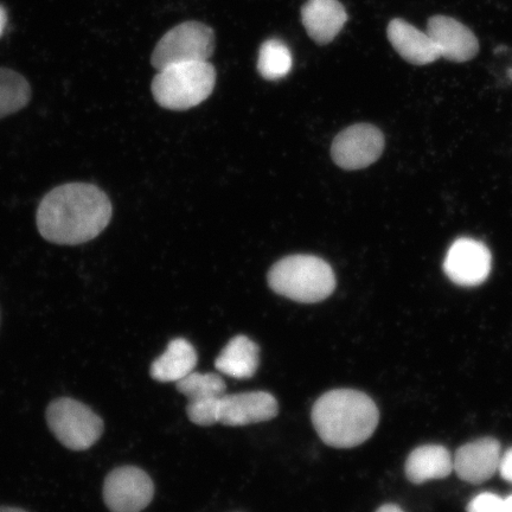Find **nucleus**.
Listing matches in <instances>:
<instances>
[{
	"instance_id": "f257e3e1",
	"label": "nucleus",
	"mask_w": 512,
	"mask_h": 512,
	"mask_svg": "<svg viewBox=\"0 0 512 512\" xmlns=\"http://www.w3.org/2000/svg\"><path fill=\"white\" fill-rule=\"evenodd\" d=\"M112 213L110 198L95 185L64 184L43 198L37 227L44 239L56 245H81L104 232Z\"/></svg>"
},
{
	"instance_id": "f03ea898",
	"label": "nucleus",
	"mask_w": 512,
	"mask_h": 512,
	"mask_svg": "<svg viewBox=\"0 0 512 512\" xmlns=\"http://www.w3.org/2000/svg\"><path fill=\"white\" fill-rule=\"evenodd\" d=\"M312 424L319 438L335 448H352L371 437L379 425L376 403L354 389H335L312 407Z\"/></svg>"
},
{
	"instance_id": "7ed1b4c3",
	"label": "nucleus",
	"mask_w": 512,
	"mask_h": 512,
	"mask_svg": "<svg viewBox=\"0 0 512 512\" xmlns=\"http://www.w3.org/2000/svg\"><path fill=\"white\" fill-rule=\"evenodd\" d=\"M268 284L280 296L313 304L331 296L336 277L328 262L312 255H292L280 260L268 273Z\"/></svg>"
},
{
	"instance_id": "20e7f679",
	"label": "nucleus",
	"mask_w": 512,
	"mask_h": 512,
	"mask_svg": "<svg viewBox=\"0 0 512 512\" xmlns=\"http://www.w3.org/2000/svg\"><path fill=\"white\" fill-rule=\"evenodd\" d=\"M216 85V69L209 61L172 64L152 81L153 98L171 111H185L206 101Z\"/></svg>"
},
{
	"instance_id": "39448f33",
	"label": "nucleus",
	"mask_w": 512,
	"mask_h": 512,
	"mask_svg": "<svg viewBox=\"0 0 512 512\" xmlns=\"http://www.w3.org/2000/svg\"><path fill=\"white\" fill-rule=\"evenodd\" d=\"M47 421L55 438L73 451L88 450L104 432L99 415L83 403L67 398L50 403Z\"/></svg>"
},
{
	"instance_id": "423d86ee",
	"label": "nucleus",
	"mask_w": 512,
	"mask_h": 512,
	"mask_svg": "<svg viewBox=\"0 0 512 512\" xmlns=\"http://www.w3.org/2000/svg\"><path fill=\"white\" fill-rule=\"evenodd\" d=\"M215 32L201 22H184L160 38L151 63L160 70L172 64L206 62L215 51Z\"/></svg>"
},
{
	"instance_id": "0eeeda50",
	"label": "nucleus",
	"mask_w": 512,
	"mask_h": 512,
	"mask_svg": "<svg viewBox=\"0 0 512 512\" xmlns=\"http://www.w3.org/2000/svg\"><path fill=\"white\" fill-rule=\"evenodd\" d=\"M383 133L374 125L356 124L338 134L331 147L335 163L345 170L366 169L382 156Z\"/></svg>"
},
{
	"instance_id": "6e6552de",
	"label": "nucleus",
	"mask_w": 512,
	"mask_h": 512,
	"mask_svg": "<svg viewBox=\"0 0 512 512\" xmlns=\"http://www.w3.org/2000/svg\"><path fill=\"white\" fill-rule=\"evenodd\" d=\"M153 494L152 479L138 467H119L107 476L104 484L105 503L112 512H142Z\"/></svg>"
},
{
	"instance_id": "1a4fd4ad",
	"label": "nucleus",
	"mask_w": 512,
	"mask_h": 512,
	"mask_svg": "<svg viewBox=\"0 0 512 512\" xmlns=\"http://www.w3.org/2000/svg\"><path fill=\"white\" fill-rule=\"evenodd\" d=\"M492 255L483 242L460 238L452 243L444 261V272L453 284L475 287L488 280Z\"/></svg>"
},
{
	"instance_id": "9d476101",
	"label": "nucleus",
	"mask_w": 512,
	"mask_h": 512,
	"mask_svg": "<svg viewBox=\"0 0 512 512\" xmlns=\"http://www.w3.org/2000/svg\"><path fill=\"white\" fill-rule=\"evenodd\" d=\"M426 32L437 46L441 59L464 63L475 59L479 53L477 36L452 17H431L428 19Z\"/></svg>"
},
{
	"instance_id": "9b49d317",
	"label": "nucleus",
	"mask_w": 512,
	"mask_h": 512,
	"mask_svg": "<svg viewBox=\"0 0 512 512\" xmlns=\"http://www.w3.org/2000/svg\"><path fill=\"white\" fill-rule=\"evenodd\" d=\"M279 413L277 399L266 392L224 394L220 402V424L246 426L270 421Z\"/></svg>"
},
{
	"instance_id": "f8f14e48",
	"label": "nucleus",
	"mask_w": 512,
	"mask_h": 512,
	"mask_svg": "<svg viewBox=\"0 0 512 512\" xmlns=\"http://www.w3.org/2000/svg\"><path fill=\"white\" fill-rule=\"evenodd\" d=\"M501 457V444L496 439H478L459 448L453 458V470L464 482L484 483L498 471Z\"/></svg>"
},
{
	"instance_id": "ddd939ff",
	"label": "nucleus",
	"mask_w": 512,
	"mask_h": 512,
	"mask_svg": "<svg viewBox=\"0 0 512 512\" xmlns=\"http://www.w3.org/2000/svg\"><path fill=\"white\" fill-rule=\"evenodd\" d=\"M300 15L307 35L319 46L334 41L349 19L339 0H306Z\"/></svg>"
},
{
	"instance_id": "4468645a",
	"label": "nucleus",
	"mask_w": 512,
	"mask_h": 512,
	"mask_svg": "<svg viewBox=\"0 0 512 512\" xmlns=\"http://www.w3.org/2000/svg\"><path fill=\"white\" fill-rule=\"evenodd\" d=\"M387 35L396 53L413 66H427L441 59L430 35L405 19H393L388 24Z\"/></svg>"
},
{
	"instance_id": "2eb2a0df",
	"label": "nucleus",
	"mask_w": 512,
	"mask_h": 512,
	"mask_svg": "<svg viewBox=\"0 0 512 512\" xmlns=\"http://www.w3.org/2000/svg\"><path fill=\"white\" fill-rule=\"evenodd\" d=\"M453 471L451 453L441 445H424L416 448L406 462V476L414 484L433 479H443Z\"/></svg>"
},
{
	"instance_id": "dca6fc26",
	"label": "nucleus",
	"mask_w": 512,
	"mask_h": 512,
	"mask_svg": "<svg viewBox=\"0 0 512 512\" xmlns=\"http://www.w3.org/2000/svg\"><path fill=\"white\" fill-rule=\"evenodd\" d=\"M259 347L246 336H236L216 358L215 368L236 380L251 379L259 368Z\"/></svg>"
},
{
	"instance_id": "f3484780",
	"label": "nucleus",
	"mask_w": 512,
	"mask_h": 512,
	"mask_svg": "<svg viewBox=\"0 0 512 512\" xmlns=\"http://www.w3.org/2000/svg\"><path fill=\"white\" fill-rule=\"evenodd\" d=\"M197 352L184 338L171 341L164 354L151 366V376L159 382H178L187 377L197 366Z\"/></svg>"
},
{
	"instance_id": "a211bd4d",
	"label": "nucleus",
	"mask_w": 512,
	"mask_h": 512,
	"mask_svg": "<svg viewBox=\"0 0 512 512\" xmlns=\"http://www.w3.org/2000/svg\"><path fill=\"white\" fill-rule=\"evenodd\" d=\"M293 67L290 48L283 41L272 38L262 43L259 51L258 72L268 81L284 79Z\"/></svg>"
},
{
	"instance_id": "6ab92c4d",
	"label": "nucleus",
	"mask_w": 512,
	"mask_h": 512,
	"mask_svg": "<svg viewBox=\"0 0 512 512\" xmlns=\"http://www.w3.org/2000/svg\"><path fill=\"white\" fill-rule=\"evenodd\" d=\"M31 89L21 74L0 68V119L21 111L29 104Z\"/></svg>"
},
{
	"instance_id": "aec40b11",
	"label": "nucleus",
	"mask_w": 512,
	"mask_h": 512,
	"mask_svg": "<svg viewBox=\"0 0 512 512\" xmlns=\"http://www.w3.org/2000/svg\"><path fill=\"white\" fill-rule=\"evenodd\" d=\"M176 384L178 392L187 396L189 402L220 399L227 388L221 376L200 374L195 371Z\"/></svg>"
},
{
	"instance_id": "412c9836",
	"label": "nucleus",
	"mask_w": 512,
	"mask_h": 512,
	"mask_svg": "<svg viewBox=\"0 0 512 512\" xmlns=\"http://www.w3.org/2000/svg\"><path fill=\"white\" fill-rule=\"evenodd\" d=\"M220 399L189 402L187 413L196 425L213 426L220 421Z\"/></svg>"
},
{
	"instance_id": "4be33fe9",
	"label": "nucleus",
	"mask_w": 512,
	"mask_h": 512,
	"mask_svg": "<svg viewBox=\"0 0 512 512\" xmlns=\"http://www.w3.org/2000/svg\"><path fill=\"white\" fill-rule=\"evenodd\" d=\"M505 499L491 492H484L467 505V512H504Z\"/></svg>"
},
{
	"instance_id": "5701e85b",
	"label": "nucleus",
	"mask_w": 512,
	"mask_h": 512,
	"mask_svg": "<svg viewBox=\"0 0 512 512\" xmlns=\"http://www.w3.org/2000/svg\"><path fill=\"white\" fill-rule=\"evenodd\" d=\"M499 475L505 480L512 484V448L502 454L501 462L498 466Z\"/></svg>"
},
{
	"instance_id": "b1692460",
	"label": "nucleus",
	"mask_w": 512,
	"mask_h": 512,
	"mask_svg": "<svg viewBox=\"0 0 512 512\" xmlns=\"http://www.w3.org/2000/svg\"><path fill=\"white\" fill-rule=\"evenodd\" d=\"M6 24H8V14H6L4 6L0 4V37L4 34Z\"/></svg>"
},
{
	"instance_id": "393cba45",
	"label": "nucleus",
	"mask_w": 512,
	"mask_h": 512,
	"mask_svg": "<svg viewBox=\"0 0 512 512\" xmlns=\"http://www.w3.org/2000/svg\"><path fill=\"white\" fill-rule=\"evenodd\" d=\"M376 512H403V510L401 508H399L398 505L386 504V505H383V507H381Z\"/></svg>"
},
{
	"instance_id": "a878e982",
	"label": "nucleus",
	"mask_w": 512,
	"mask_h": 512,
	"mask_svg": "<svg viewBox=\"0 0 512 512\" xmlns=\"http://www.w3.org/2000/svg\"><path fill=\"white\" fill-rule=\"evenodd\" d=\"M504 512H512V496L505 498Z\"/></svg>"
},
{
	"instance_id": "bb28decb",
	"label": "nucleus",
	"mask_w": 512,
	"mask_h": 512,
	"mask_svg": "<svg viewBox=\"0 0 512 512\" xmlns=\"http://www.w3.org/2000/svg\"><path fill=\"white\" fill-rule=\"evenodd\" d=\"M0 512H27L23 509L18 508H10V507H2L0 508Z\"/></svg>"
}]
</instances>
